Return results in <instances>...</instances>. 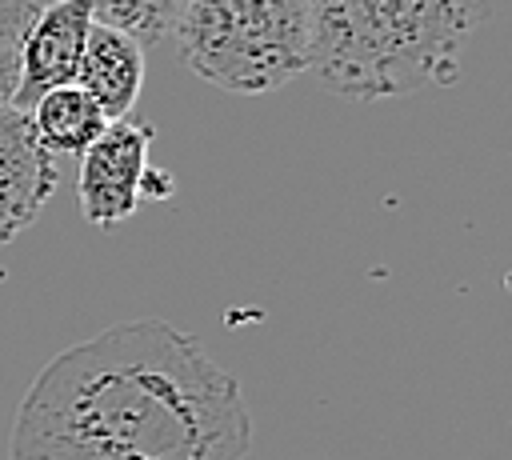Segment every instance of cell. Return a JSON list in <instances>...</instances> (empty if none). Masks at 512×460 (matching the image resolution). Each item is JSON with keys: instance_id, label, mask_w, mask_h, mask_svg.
<instances>
[{"instance_id": "2", "label": "cell", "mask_w": 512, "mask_h": 460, "mask_svg": "<svg viewBox=\"0 0 512 460\" xmlns=\"http://www.w3.org/2000/svg\"><path fill=\"white\" fill-rule=\"evenodd\" d=\"M488 0H308V68L348 100L448 88Z\"/></svg>"}, {"instance_id": "3", "label": "cell", "mask_w": 512, "mask_h": 460, "mask_svg": "<svg viewBox=\"0 0 512 460\" xmlns=\"http://www.w3.org/2000/svg\"><path fill=\"white\" fill-rule=\"evenodd\" d=\"M176 40L208 84L260 96L308 72V0H188Z\"/></svg>"}, {"instance_id": "7", "label": "cell", "mask_w": 512, "mask_h": 460, "mask_svg": "<svg viewBox=\"0 0 512 460\" xmlns=\"http://www.w3.org/2000/svg\"><path fill=\"white\" fill-rule=\"evenodd\" d=\"M72 84H80L100 104V112L108 120L132 116L140 84H144V44H136L120 28H108V24L92 20Z\"/></svg>"}, {"instance_id": "1", "label": "cell", "mask_w": 512, "mask_h": 460, "mask_svg": "<svg viewBox=\"0 0 512 460\" xmlns=\"http://www.w3.org/2000/svg\"><path fill=\"white\" fill-rule=\"evenodd\" d=\"M248 448L236 376L168 320H124L56 352L8 436V460H244Z\"/></svg>"}, {"instance_id": "5", "label": "cell", "mask_w": 512, "mask_h": 460, "mask_svg": "<svg viewBox=\"0 0 512 460\" xmlns=\"http://www.w3.org/2000/svg\"><path fill=\"white\" fill-rule=\"evenodd\" d=\"M92 0H52L40 4L28 28L16 40V96L12 108L28 112L44 92L72 84L80 68V52L92 28Z\"/></svg>"}, {"instance_id": "11", "label": "cell", "mask_w": 512, "mask_h": 460, "mask_svg": "<svg viewBox=\"0 0 512 460\" xmlns=\"http://www.w3.org/2000/svg\"><path fill=\"white\" fill-rule=\"evenodd\" d=\"M16 48H0V108L12 104L16 96Z\"/></svg>"}, {"instance_id": "8", "label": "cell", "mask_w": 512, "mask_h": 460, "mask_svg": "<svg viewBox=\"0 0 512 460\" xmlns=\"http://www.w3.org/2000/svg\"><path fill=\"white\" fill-rule=\"evenodd\" d=\"M24 116L32 124V136L40 140V148L64 152V156H80L108 128V116L80 84H60V88L44 92L40 100H32V108Z\"/></svg>"}, {"instance_id": "10", "label": "cell", "mask_w": 512, "mask_h": 460, "mask_svg": "<svg viewBox=\"0 0 512 460\" xmlns=\"http://www.w3.org/2000/svg\"><path fill=\"white\" fill-rule=\"evenodd\" d=\"M36 0H0V48H16L20 32L36 16Z\"/></svg>"}, {"instance_id": "9", "label": "cell", "mask_w": 512, "mask_h": 460, "mask_svg": "<svg viewBox=\"0 0 512 460\" xmlns=\"http://www.w3.org/2000/svg\"><path fill=\"white\" fill-rule=\"evenodd\" d=\"M188 0H92V16L108 28L128 32L136 44H156L176 32Z\"/></svg>"}, {"instance_id": "12", "label": "cell", "mask_w": 512, "mask_h": 460, "mask_svg": "<svg viewBox=\"0 0 512 460\" xmlns=\"http://www.w3.org/2000/svg\"><path fill=\"white\" fill-rule=\"evenodd\" d=\"M36 4H52V0H36Z\"/></svg>"}, {"instance_id": "4", "label": "cell", "mask_w": 512, "mask_h": 460, "mask_svg": "<svg viewBox=\"0 0 512 460\" xmlns=\"http://www.w3.org/2000/svg\"><path fill=\"white\" fill-rule=\"evenodd\" d=\"M152 128L136 116L108 120V128L80 152L76 196L80 212L96 228H112L128 220L140 204V184L148 172Z\"/></svg>"}, {"instance_id": "6", "label": "cell", "mask_w": 512, "mask_h": 460, "mask_svg": "<svg viewBox=\"0 0 512 460\" xmlns=\"http://www.w3.org/2000/svg\"><path fill=\"white\" fill-rule=\"evenodd\" d=\"M56 160L32 136L20 108H0V248L16 240L56 192Z\"/></svg>"}]
</instances>
